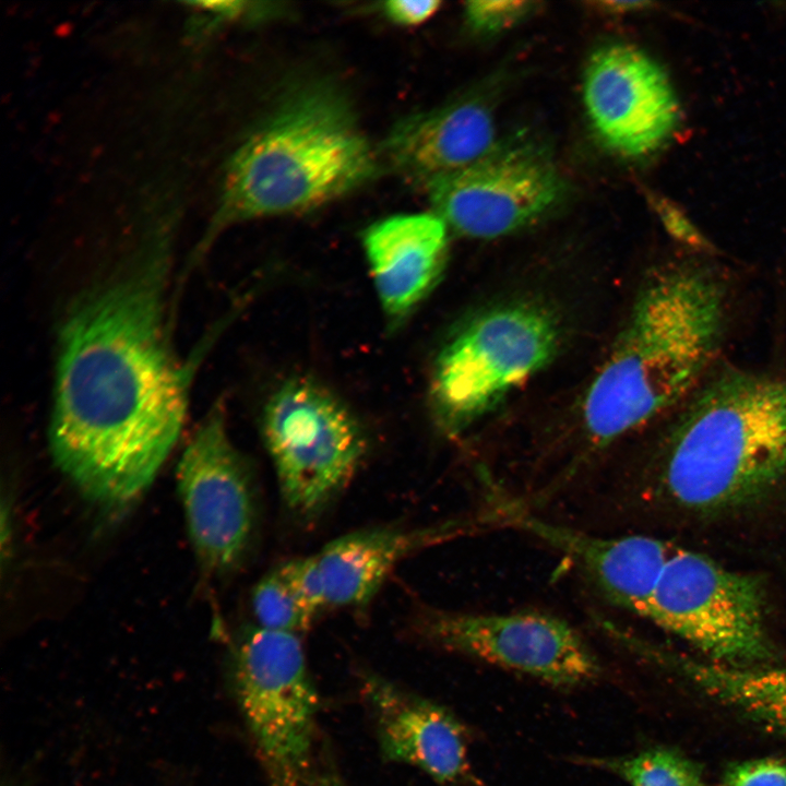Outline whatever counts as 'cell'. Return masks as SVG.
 I'll use <instances>...</instances> for the list:
<instances>
[{
	"label": "cell",
	"instance_id": "1",
	"mask_svg": "<svg viewBox=\"0 0 786 786\" xmlns=\"http://www.w3.org/2000/svg\"><path fill=\"white\" fill-rule=\"evenodd\" d=\"M174 221L150 224L131 254L74 299L58 332L51 454L104 507L146 490L187 414L191 372L167 314Z\"/></svg>",
	"mask_w": 786,
	"mask_h": 786
},
{
	"label": "cell",
	"instance_id": "2",
	"mask_svg": "<svg viewBox=\"0 0 786 786\" xmlns=\"http://www.w3.org/2000/svg\"><path fill=\"white\" fill-rule=\"evenodd\" d=\"M676 408L657 451L639 472L598 481L612 524L638 507L723 512L749 504L786 474V378L713 369Z\"/></svg>",
	"mask_w": 786,
	"mask_h": 786
},
{
	"label": "cell",
	"instance_id": "3",
	"mask_svg": "<svg viewBox=\"0 0 786 786\" xmlns=\"http://www.w3.org/2000/svg\"><path fill=\"white\" fill-rule=\"evenodd\" d=\"M729 306L725 278L699 262L658 271L645 283L584 398L587 450L605 449L690 395L714 369Z\"/></svg>",
	"mask_w": 786,
	"mask_h": 786
},
{
	"label": "cell",
	"instance_id": "4",
	"mask_svg": "<svg viewBox=\"0 0 786 786\" xmlns=\"http://www.w3.org/2000/svg\"><path fill=\"white\" fill-rule=\"evenodd\" d=\"M376 169L346 99L325 84L295 87L229 157L196 255L223 228L317 209L366 183Z\"/></svg>",
	"mask_w": 786,
	"mask_h": 786
},
{
	"label": "cell",
	"instance_id": "5",
	"mask_svg": "<svg viewBox=\"0 0 786 786\" xmlns=\"http://www.w3.org/2000/svg\"><path fill=\"white\" fill-rule=\"evenodd\" d=\"M558 325L543 308L510 303L489 309L440 349L429 396L438 428L455 437L488 414L553 357Z\"/></svg>",
	"mask_w": 786,
	"mask_h": 786
},
{
	"label": "cell",
	"instance_id": "6",
	"mask_svg": "<svg viewBox=\"0 0 786 786\" xmlns=\"http://www.w3.org/2000/svg\"><path fill=\"white\" fill-rule=\"evenodd\" d=\"M230 674L271 786H309L319 698L298 634L248 628Z\"/></svg>",
	"mask_w": 786,
	"mask_h": 786
},
{
	"label": "cell",
	"instance_id": "7",
	"mask_svg": "<svg viewBox=\"0 0 786 786\" xmlns=\"http://www.w3.org/2000/svg\"><path fill=\"white\" fill-rule=\"evenodd\" d=\"M644 618L714 664L761 668L772 666L775 658L760 579L727 570L696 552L672 551Z\"/></svg>",
	"mask_w": 786,
	"mask_h": 786
},
{
	"label": "cell",
	"instance_id": "8",
	"mask_svg": "<svg viewBox=\"0 0 786 786\" xmlns=\"http://www.w3.org/2000/svg\"><path fill=\"white\" fill-rule=\"evenodd\" d=\"M262 433L282 498L302 517L322 511L353 478L367 451L353 413L306 378L289 379L272 393Z\"/></svg>",
	"mask_w": 786,
	"mask_h": 786
},
{
	"label": "cell",
	"instance_id": "9",
	"mask_svg": "<svg viewBox=\"0 0 786 786\" xmlns=\"http://www.w3.org/2000/svg\"><path fill=\"white\" fill-rule=\"evenodd\" d=\"M430 643L449 652L571 690L598 681L604 668L583 635L556 615L521 610L466 612L431 609L418 621Z\"/></svg>",
	"mask_w": 786,
	"mask_h": 786
},
{
	"label": "cell",
	"instance_id": "10",
	"mask_svg": "<svg viewBox=\"0 0 786 786\" xmlns=\"http://www.w3.org/2000/svg\"><path fill=\"white\" fill-rule=\"evenodd\" d=\"M215 405L186 446L177 484L188 532L204 572L224 575L245 560L255 524L252 474Z\"/></svg>",
	"mask_w": 786,
	"mask_h": 786
},
{
	"label": "cell",
	"instance_id": "11",
	"mask_svg": "<svg viewBox=\"0 0 786 786\" xmlns=\"http://www.w3.org/2000/svg\"><path fill=\"white\" fill-rule=\"evenodd\" d=\"M427 189L446 226L463 236L493 238L544 215L561 198L563 182L547 151L523 139L495 144Z\"/></svg>",
	"mask_w": 786,
	"mask_h": 786
},
{
	"label": "cell",
	"instance_id": "12",
	"mask_svg": "<svg viewBox=\"0 0 786 786\" xmlns=\"http://www.w3.org/2000/svg\"><path fill=\"white\" fill-rule=\"evenodd\" d=\"M583 96L598 138L624 156L654 152L677 123L678 104L667 76L628 45H608L593 53Z\"/></svg>",
	"mask_w": 786,
	"mask_h": 786
},
{
	"label": "cell",
	"instance_id": "13",
	"mask_svg": "<svg viewBox=\"0 0 786 786\" xmlns=\"http://www.w3.org/2000/svg\"><path fill=\"white\" fill-rule=\"evenodd\" d=\"M500 524L547 543L569 558L605 600L644 617L672 553L665 541L644 534L602 535L552 522L503 497L495 501Z\"/></svg>",
	"mask_w": 786,
	"mask_h": 786
},
{
	"label": "cell",
	"instance_id": "14",
	"mask_svg": "<svg viewBox=\"0 0 786 786\" xmlns=\"http://www.w3.org/2000/svg\"><path fill=\"white\" fill-rule=\"evenodd\" d=\"M362 691L385 759L426 773L440 786H489L469 758L471 734L448 707L367 675Z\"/></svg>",
	"mask_w": 786,
	"mask_h": 786
},
{
	"label": "cell",
	"instance_id": "15",
	"mask_svg": "<svg viewBox=\"0 0 786 786\" xmlns=\"http://www.w3.org/2000/svg\"><path fill=\"white\" fill-rule=\"evenodd\" d=\"M446 224L434 213L398 214L369 226L362 246L376 293L392 326L436 286L448 253Z\"/></svg>",
	"mask_w": 786,
	"mask_h": 786
},
{
	"label": "cell",
	"instance_id": "16",
	"mask_svg": "<svg viewBox=\"0 0 786 786\" xmlns=\"http://www.w3.org/2000/svg\"><path fill=\"white\" fill-rule=\"evenodd\" d=\"M464 521L424 527L379 526L343 535L312 555L324 606H366L406 558L467 532Z\"/></svg>",
	"mask_w": 786,
	"mask_h": 786
},
{
	"label": "cell",
	"instance_id": "17",
	"mask_svg": "<svg viewBox=\"0 0 786 786\" xmlns=\"http://www.w3.org/2000/svg\"><path fill=\"white\" fill-rule=\"evenodd\" d=\"M493 139L488 106L468 98L398 122L385 142V154L404 177L428 186L480 158L493 147Z\"/></svg>",
	"mask_w": 786,
	"mask_h": 786
},
{
	"label": "cell",
	"instance_id": "18",
	"mask_svg": "<svg viewBox=\"0 0 786 786\" xmlns=\"http://www.w3.org/2000/svg\"><path fill=\"white\" fill-rule=\"evenodd\" d=\"M678 675L707 698L786 739V664L733 668L686 656Z\"/></svg>",
	"mask_w": 786,
	"mask_h": 786
},
{
	"label": "cell",
	"instance_id": "19",
	"mask_svg": "<svg viewBox=\"0 0 786 786\" xmlns=\"http://www.w3.org/2000/svg\"><path fill=\"white\" fill-rule=\"evenodd\" d=\"M575 764L608 772L629 786H705L701 764L668 746L620 755H573Z\"/></svg>",
	"mask_w": 786,
	"mask_h": 786
},
{
	"label": "cell",
	"instance_id": "20",
	"mask_svg": "<svg viewBox=\"0 0 786 786\" xmlns=\"http://www.w3.org/2000/svg\"><path fill=\"white\" fill-rule=\"evenodd\" d=\"M252 607L257 626L295 634L306 630L319 614L284 562L258 582L253 590Z\"/></svg>",
	"mask_w": 786,
	"mask_h": 786
},
{
	"label": "cell",
	"instance_id": "21",
	"mask_svg": "<svg viewBox=\"0 0 786 786\" xmlns=\"http://www.w3.org/2000/svg\"><path fill=\"white\" fill-rule=\"evenodd\" d=\"M535 8L532 1H469L465 14L471 26L480 33L503 31L527 16Z\"/></svg>",
	"mask_w": 786,
	"mask_h": 786
},
{
	"label": "cell",
	"instance_id": "22",
	"mask_svg": "<svg viewBox=\"0 0 786 786\" xmlns=\"http://www.w3.org/2000/svg\"><path fill=\"white\" fill-rule=\"evenodd\" d=\"M722 786H786V761L759 758L729 764Z\"/></svg>",
	"mask_w": 786,
	"mask_h": 786
},
{
	"label": "cell",
	"instance_id": "23",
	"mask_svg": "<svg viewBox=\"0 0 786 786\" xmlns=\"http://www.w3.org/2000/svg\"><path fill=\"white\" fill-rule=\"evenodd\" d=\"M439 1L392 0L383 3L385 16L402 26H416L431 17L440 7Z\"/></svg>",
	"mask_w": 786,
	"mask_h": 786
},
{
	"label": "cell",
	"instance_id": "24",
	"mask_svg": "<svg viewBox=\"0 0 786 786\" xmlns=\"http://www.w3.org/2000/svg\"><path fill=\"white\" fill-rule=\"evenodd\" d=\"M657 209L659 211L660 217L664 221L665 226L670 229L674 236H677L680 239L690 242V245L701 243L698 234L677 210L665 204L664 202H662Z\"/></svg>",
	"mask_w": 786,
	"mask_h": 786
},
{
	"label": "cell",
	"instance_id": "25",
	"mask_svg": "<svg viewBox=\"0 0 786 786\" xmlns=\"http://www.w3.org/2000/svg\"><path fill=\"white\" fill-rule=\"evenodd\" d=\"M648 2L644 1H615V0H608V1H598L595 2V5L600 9L604 12L614 13V14H620L624 12H630L634 10L642 9L646 7Z\"/></svg>",
	"mask_w": 786,
	"mask_h": 786
},
{
	"label": "cell",
	"instance_id": "26",
	"mask_svg": "<svg viewBox=\"0 0 786 786\" xmlns=\"http://www.w3.org/2000/svg\"><path fill=\"white\" fill-rule=\"evenodd\" d=\"M309 786H345V785L342 784V782L338 778L327 775V776H322L318 779L312 781Z\"/></svg>",
	"mask_w": 786,
	"mask_h": 786
}]
</instances>
